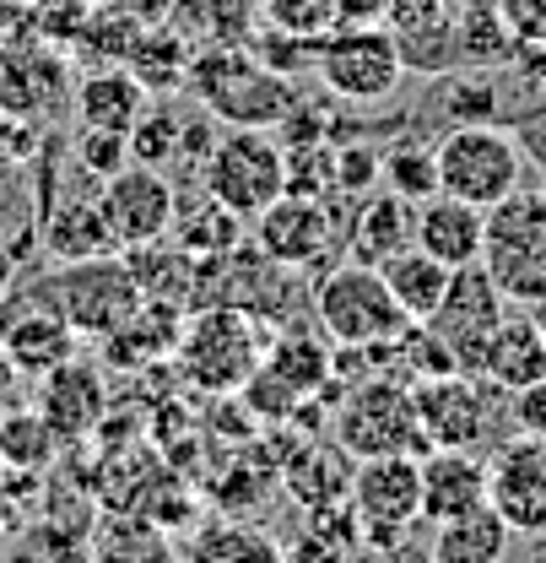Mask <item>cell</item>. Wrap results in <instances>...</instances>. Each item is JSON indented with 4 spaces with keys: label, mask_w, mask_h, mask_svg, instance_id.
Instances as JSON below:
<instances>
[{
    "label": "cell",
    "mask_w": 546,
    "mask_h": 563,
    "mask_svg": "<svg viewBox=\"0 0 546 563\" xmlns=\"http://www.w3.org/2000/svg\"><path fill=\"white\" fill-rule=\"evenodd\" d=\"M406 563H438V559H433V553H416V559H406Z\"/></svg>",
    "instance_id": "8d00e7d4"
},
{
    "label": "cell",
    "mask_w": 546,
    "mask_h": 563,
    "mask_svg": "<svg viewBox=\"0 0 546 563\" xmlns=\"http://www.w3.org/2000/svg\"><path fill=\"white\" fill-rule=\"evenodd\" d=\"M70 331L66 320H60V309H33V314H22L16 325H5V352L16 357V368L22 374H49V368H60L70 357Z\"/></svg>",
    "instance_id": "d4e9b609"
},
{
    "label": "cell",
    "mask_w": 546,
    "mask_h": 563,
    "mask_svg": "<svg viewBox=\"0 0 546 563\" xmlns=\"http://www.w3.org/2000/svg\"><path fill=\"white\" fill-rule=\"evenodd\" d=\"M385 185L406 201H427L438 190V163H433V146H395L385 152Z\"/></svg>",
    "instance_id": "f546056e"
},
{
    "label": "cell",
    "mask_w": 546,
    "mask_h": 563,
    "mask_svg": "<svg viewBox=\"0 0 546 563\" xmlns=\"http://www.w3.org/2000/svg\"><path fill=\"white\" fill-rule=\"evenodd\" d=\"M385 174V157H374V152H342L336 157V185H352V190H368L374 179Z\"/></svg>",
    "instance_id": "d6a6232c"
},
{
    "label": "cell",
    "mask_w": 546,
    "mask_h": 563,
    "mask_svg": "<svg viewBox=\"0 0 546 563\" xmlns=\"http://www.w3.org/2000/svg\"><path fill=\"white\" fill-rule=\"evenodd\" d=\"M16 374H22V368H16V357H11L5 342H0V396H11V390H16Z\"/></svg>",
    "instance_id": "e575fe53"
},
{
    "label": "cell",
    "mask_w": 546,
    "mask_h": 563,
    "mask_svg": "<svg viewBox=\"0 0 546 563\" xmlns=\"http://www.w3.org/2000/svg\"><path fill=\"white\" fill-rule=\"evenodd\" d=\"M196 81H201V98L211 103V114L227 120V125L266 131V125H276V120L292 114L287 81L271 76L260 60H249V55H216V60H201V66H196Z\"/></svg>",
    "instance_id": "9c48e42d"
},
{
    "label": "cell",
    "mask_w": 546,
    "mask_h": 563,
    "mask_svg": "<svg viewBox=\"0 0 546 563\" xmlns=\"http://www.w3.org/2000/svg\"><path fill=\"white\" fill-rule=\"evenodd\" d=\"M336 444L352 461H374V455H427L416 401H411V379L401 374H374L357 390H346L342 412H336Z\"/></svg>",
    "instance_id": "8992f818"
},
{
    "label": "cell",
    "mask_w": 546,
    "mask_h": 563,
    "mask_svg": "<svg viewBox=\"0 0 546 563\" xmlns=\"http://www.w3.org/2000/svg\"><path fill=\"white\" fill-rule=\"evenodd\" d=\"M55 450V428L38 418V412H11L0 418V461L16 466V472H38Z\"/></svg>",
    "instance_id": "f1b7e54d"
},
{
    "label": "cell",
    "mask_w": 546,
    "mask_h": 563,
    "mask_svg": "<svg viewBox=\"0 0 546 563\" xmlns=\"http://www.w3.org/2000/svg\"><path fill=\"white\" fill-rule=\"evenodd\" d=\"M49 250L60 261H92V255H109L120 250L109 222H103V207L87 201V207H66L60 217H49Z\"/></svg>",
    "instance_id": "4316f807"
},
{
    "label": "cell",
    "mask_w": 546,
    "mask_h": 563,
    "mask_svg": "<svg viewBox=\"0 0 546 563\" xmlns=\"http://www.w3.org/2000/svg\"><path fill=\"white\" fill-rule=\"evenodd\" d=\"M379 277H385V287L395 292V303L406 309L411 320H427L438 303H444V287H449V266H438L427 250H401V255H390V261H379Z\"/></svg>",
    "instance_id": "cb8c5ba5"
},
{
    "label": "cell",
    "mask_w": 546,
    "mask_h": 563,
    "mask_svg": "<svg viewBox=\"0 0 546 563\" xmlns=\"http://www.w3.org/2000/svg\"><path fill=\"white\" fill-rule=\"evenodd\" d=\"M411 244H416V201L395 196L390 185L374 190V196L357 207L352 233H346V250H352V261H363V266H379V261L401 255Z\"/></svg>",
    "instance_id": "d6986e66"
},
{
    "label": "cell",
    "mask_w": 546,
    "mask_h": 563,
    "mask_svg": "<svg viewBox=\"0 0 546 563\" xmlns=\"http://www.w3.org/2000/svg\"><path fill=\"white\" fill-rule=\"evenodd\" d=\"M542 553H546V537H542Z\"/></svg>",
    "instance_id": "74e56055"
},
{
    "label": "cell",
    "mask_w": 546,
    "mask_h": 563,
    "mask_svg": "<svg viewBox=\"0 0 546 563\" xmlns=\"http://www.w3.org/2000/svg\"><path fill=\"white\" fill-rule=\"evenodd\" d=\"M411 401H416V422H422V439L427 450H487V444H503L509 433H498L509 418V390H498L492 379L477 374H433V379H416L411 385Z\"/></svg>",
    "instance_id": "3957f363"
},
{
    "label": "cell",
    "mask_w": 546,
    "mask_h": 563,
    "mask_svg": "<svg viewBox=\"0 0 546 563\" xmlns=\"http://www.w3.org/2000/svg\"><path fill=\"white\" fill-rule=\"evenodd\" d=\"M314 314H320V331L346 352L390 347L406 325H416L385 287L379 266H363V261L325 272V282L314 287Z\"/></svg>",
    "instance_id": "277c9868"
},
{
    "label": "cell",
    "mask_w": 546,
    "mask_h": 563,
    "mask_svg": "<svg viewBox=\"0 0 546 563\" xmlns=\"http://www.w3.org/2000/svg\"><path fill=\"white\" fill-rule=\"evenodd\" d=\"M433 163H438V190L455 196V201H471L481 211L509 201L525 185V168H531L520 136L509 125H498V120L449 125L438 136V146H433Z\"/></svg>",
    "instance_id": "6da1fadb"
},
{
    "label": "cell",
    "mask_w": 546,
    "mask_h": 563,
    "mask_svg": "<svg viewBox=\"0 0 546 563\" xmlns=\"http://www.w3.org/2000/svg\"><path fill=\"white\" fill-rule=\"evenodd\" d=\"M55 309L70 331H87V336H114L125 331L141 314V282L131 266L109 261V255H92V261H70L66 272L55 277Z\"/></svg>",
    "instance_id": "ba28073f"
},
{
    "label": "cell",
    "mask_w": 546,
    "mask_h": 563,
    "mask_svg": "<svg viewBox=\"0 0 546 563\" xmlns=\"http://www.w3.org/2000/svg\"><path fill=\"white\" fill-rule=\"evenodd\" d=\"M201 179L216 207H227L238 222H255L271 201L287 196V152L266 131L233 125L227 136H216L205 146Z\"/></svg>",
    "instance_id": "5b68a950"
},
{
    "label": "cell",
    "mask_w": 546,
    "mask_h": 563,
    "mask_svg": "<svg viewBox=\"0 0 546 563\" xmlns=\"http://www.w3.org/2000/svg\"><path fill=\"white\" fill-rule=\"evenodd\" d=\"M487 504L514 537H546V439L509 433L487 455Z\"/></svg>",
    "instance_id": "30bf717a"
},
{
    "label": "cell",
    "mask_w": 546,
    "mask_h": 563,
    "mask_svg": "<svg viewBox=\"0 0 546 563\" xmlns=\"http://www.w3.org/2000/svg\"><path fill=\"white\" fill-rule=\"evenodd\" d=\"M481 239H487V211L471 201H455L444 190H433L427 201H416V250H427L438 266L460 272L481 261Z\"/></svg>",
    "instance_id": "ac0fdd59"
},
{
    "label": "cell",
    "mask_w": 546,
    "mask_h": 563,
    "mask_svg": "<svg viewBox=\"0 0 546 563\" xmlns=\"http://www.w3.org/2000/svg\"><path fill=\"white\" fill-rule=\"evenodd\" d=\"M487 504V461L477 450H427L422 455V520L449 526Z\"/></svg>",
    "instance_id": "e0dca14e"
},
{
    "label": "cell",
    "mask_w": 546,
    "mask_h": 563,
    "mask_svg": "<svg viewBox=\"0 0 546 563\" xmlns=\"http://www.w3.org/2000/svg\"><path fill=\"white\" fill-rule=\"evenodd\" d=\"M498 11H503V22L520 44L546 49V0H498Z\"/></svg>",
    "instance_id": "4dcf8cb0"
},
{
    "label": "cell",
    "mask_w": 546,
    "mask_h": 563,
    "mask_svg": "<svg viewBox=\"0 0 546 563\" xmlns=\"http://www.w3.org/2000/svg\"><path fill=\"white\" fill-rule=\"evenodd\" d=\"M536 325H542V336H546V303H542V309H536Z\"/></svg>",
    "instance_id": "d590c367"
},
{
    "label": "cell",
    "mask_w": 546,
    "mask_h": 563,
    "mask_svg": "<svg viewBox=\"0 0 546 563\" xmlns=\"http://www.w3.org/2000/svg\"><path fill=\"white\" fill-rule=\"evenodd\" d=\"M509 542H514V531L498 520L492 504H481V509L449 520V526H433V548L427 553L438 563H503Z\"/></svg>",
    "instance_id": "603a6c76"
},
{
    "label": "cell",
    "mask_w": 546,
    "mask_h": 563,
    "mask_svg": "<svg viewBox=\"0 0 546 563\" xmlns=\"http://www.w3.org/2000/svg\"><path fill=\"white\" fill-rule=\"evenodd\" d=\"M260 368L298 401V396H309V390H320L331 379V347H320L314 336H281Z\"/></svg>",
    "instance_id": "484cf974"
},
{
    "label": "cell",
    "mask_w": 546,
    "mask_h": 563,
    "mask_svg": "<svg viewBox=\"0 0 546 563\" xmlns=\"http://www.w3.org/2000/svg\"><path fill=\"white\" fill-rule=\"evenodd\" d=\"M38 418L55 428V439H76L87 433L92 422L103 418V379L81 363H60L44 374V390H38Z\"/></svg>",
    "instance_id": "ffe728a7"
},
{
    "label": "cell",
    "mask_w": 546,
    "mask_h": 563,
    "mask_svg": "<svg viewBox=\"0 0 546 563\" xmlns=\"http://www.w3.org/2000/svg\"><path fill=\"white\" fill-rule=\"evenodd\" d=\"M314 70L342 103H385L406 81L401 44L385 22H342L336 33H325L314 49Z\"/></svg>",
    "instance_id": "52a82bcc"
},
{
    "label": "cell",
    "mask_w": 546,
    "mask_h": 563,
    "mask_svg": "<svg viewBox=\"0 0 546 563\" xmlns=\"http://www.w3.org/2000/svg\"><path fill=\"white\" fill-rule=\"evenodd\" d=\"M481 266L514 309L546 303V190L520 185L509 201L487 211Z\"/></svg>",
    "instance_id": "7a4b0ae2"
},
{
    "label": "cell",
    "mask_w": 546,
    "mask_h": 563,
    "mask_svg": "<svg viewBox=\"0 0 546 563\" xmlns=\"http://www.w3.org/2000/svg\"><path fill=\"white\" fill-rule=\"evenodd\" d=\"M352 509L374 542H395L422 520V455H374L352 466Z\"/></svg>",
    "instance_id": "4fadbf2b"
},
{
    "label": "cell",
    "mask_w": 546,
    "mask_h": 563,
    "mask_svg": "<svg viewBox=\"0 0 546 563\" xmlns=\"http://www.w3.org/2000/svg\"><path fill=\"white\" fill-rule=\"evenodd\" d=\"M185 368H190V379L205 385V390L249 385V374L260 368V336H255L249 314H238V309L201 314L196 331L185 336Z\"/></svg>",
    "instance_id": "5bb4252c"
},
{
    "label": "cell",
    "mask_w": 546,
    "mask_h": 563,
    "mask_svg": "<svg viewBox=\"0 0 546 563\" xmlns=\"http://www.w3.org/2000/svg\"><path fill=\"white\" fill-rule=\"evenodd\" d=\"M546 374V336L536 325V309H509L492 336L481 342V357H477V379H492L498 390H525L536 385Z\"/></svg>",
    "instance_id": "2e32d148"
},
{
    "label": "cell",
    "mask_w": 546,
    "mask_h": 563,
    "mask_svg": "<svg viewBox=\"0 0 546 563\" xmlns=\"http://www.w3.org/2000/svg\"><path fill=\"white\" fill-rule=\"evenodd\" d=\"M342 5V22H390L395 0H336Z\"/></svg>",
    "instance_id": "836d02e7"
},
{
    "label": "cell",
    "mask_w": 546,
    "mask_h": 563,
    "mask_svg": "<svg viewBox=\"0 0 546 563\" xmlns=\"http://www.w3.org/2000/svg\"><path fill=\"white\" fill-rule=\"evenodd\" d=\"M509 418H514V433L546 439V374L536 379V385H525V390L509 396Z\"/></svg>",
    "instance_id": "1f68e13d"
},
{
    "label": "cell",
    "mask_w": 546,
    "mask_h": 563,
    "mask_svg": "<svg viewBox=\"0 0 546 563\" xmlns=\"http://www.w3.org/2000/svg\"><path fill=\"white\" fill-rule=\"evenodd\" d=\"M146 114V87L131 70H98L81 81V125L98 136H131Z\"/></svg>",
    "instance_id": "44dd1931"
},
{
    "label": "cell",
    "mask_w": 546,
    "mask_h": 563,
    "mask_svg": "<svg viewBox=\"0 0 546 563\" xmlns=\"http://www.w3.org/2000/svg\"><path fill=\"white\" fill-rule=\"evenodd\" d=\"M266 22L292 44H320L325 33L342 27V5L336 0H266Z\"/></svg>",
    "instance_id": "83f0119b"
},
{
    "label": "cell",
    "mask_w": 546,
    "mask_h": 563,
    "mask_svg": "<svg viewBox=\"0 0 546 563\" xmlns=\"http://www.w3.org/2000/svg\"><path fill=\"white\" fill-rule=\"evenodd\" d=\"M98 207H103V222H109L120 250H146V244L168 239L174 222H179V196L163 179V168H152V163L114 168L103 196H98Z\"/></svg>",
    "instance_id": "8fae6325"
},
{
    "label": "cell",
    "mask_w": 546,
    "mask_h": 563,
    "mask_svg": "<svg viewBox=\"0 0 546 563\" xmlns=\"http://www.w3.org/2000/svg\"><path fill=\"white\" fill-rule=\"evenodd\" d=\"M331 239H336V228H331V211L325 201H314V196H281L271 207L255 217V244H260V255L281 266V272H298V266H314L325 250H331Z\"/></svg>",
    "instance_id": "9a60e30c"
},
{
    "label": "cell",
    "mask_w": 546,
    "mask_h": 563,
    "mask_svg": "<svg viewBox=\"0 0 546 563\" xmlns=\"http://www.w3.org/2000/svg\"><path fill=\"white\" fill-rule=\"evenodd\" d=\"M520 55V38L509 33L498 0H466L460 5V22H455V66H477V70H498Z\"/></svg>",
    "instance_id": "7402d4cb"
},
{
    "label": "cell",
    "mask_w": 546,
    "mask_h": 563,
    "mask_svg": "<svg viewBox=\"0 0 546 563\" xmlns=\"http://www.w3.org/2000/svg\"><path fill=\"white\" fill-rule=\"evenodd\" d=\"M514 303L498 292V282L487 277V266H460L449 287H444V303L422 320L444 347L455 352V368L460 374H477V357H481V342L492 336V325L509 314Z\"/></svg>",
    "instance_id": "7c38bea8"
}]
</instances>
